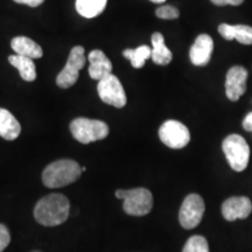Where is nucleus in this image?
I'll use <instances>...</instances> for the list:
<instances>
[{
    "label": "nucleus",
    "mask_w": 252,
    "mask_h": 252,
    "mask_svg": "<svg viewBox=\"0 0 252 252\" xmlns=\"http://www.w3.org/2000/svg\"><path fill=\"white\" fill-rule=\"evenodd\" d=\"M182 252H209V245L206 238L196 235L188 239Z\"/></svg>",
    "instance_id": "21"
},
{
    "label": "nucleus",
    "mask_w": 252,
    "mask_h": 252,
    "mask_svg": "<svg viewBox=\"0 0 252 252\" xmlns=\"http://www.w3.org/2000/svg\"><path fill=\"white\" fill-rule=\"evenodd\" d=\"M248 70L242 65H235L230 68L225 78L226 97L232 102L241 98L247 91Z\"/></svg>",
    "instance_id": "10"
},
{
    "label": "nucleus",
    "mask_w": 252,
    "mask_h": 252,
    "mask_svg": "<svg viewBox=\"0 0 252 252\" xmlns=\"http://www.w3.org/2000/svg\"><path fill=\"white\" fill-rule=\"evenodd\" d=\"M152 2H156V4H162V2H165L166 0H151Z\"/></svg>",
    "instance_id": "27"
},
{
    "label": "nucleus",
    "mask_w": 252,
    "mask_h": 252,
    "mask_svg": "<svg viewBox=\"0 0 252 252\" xmlns=\"http://www.w3.org/2000/svg\"><path fill=\"white\" fill-rule=\"evenodd\" d=\"M116 197L124 200V212L131 216L147 215L153 208L152 193L146 188H134L116 191Z\"/></svg>",
    "instance_id": "3"
},
{
    "label": "nucleus",
    "mask_w": 252,
    "mask_h": 252,
    "mask_svg": "<svg viewBox=\"0 0 252 252\" xmlns=\"http://www.w3.org/2000/svg\"><path fill=\"white\" fill-rule=\"evenodd\" d=\"M70 131L74 138L82 144H90L108 137L109 126L104 122L89 118H76L71 122Z\"/></svg>",
    "instance_id": "5"
},
{
    "label": "nucleus",
    "mask_w": 252,
    "mask_h": 252,
    "mask_svg": "<svg viewBox=\"0 0 252 252\" xmlns=\"http://www.w3.org/2000/svg\"><path fill=\"white\" fill-rule=\"evenodd\" d=\"M214 50V41L208 34H201L196 37L189 52V58L194 65L203 67L209 63Z\"/></svg>",
    "instance_id": "12"
},
{
    "label": "nucleus",
    "mask_w": 252,
    "mask_h": 252,
    "mask_svg": "<svg viewBox=\"0 0 252 252\" xmlns=\"http://www.w3.org/2000/svg\"><path fill=\"white\" fill-rule=\"evenodd\" d=\"M210 1L217 6H225V5L238 6V5L243 4L244 0H210Z\"/></svg>",
    "instance_id": "24"
},
{
    "label": "nucleus",
    "mask_w": 252,
    "mask_h": 252,
    "mask_svg": "<svg viewBox=\"0 0 252 252\" xmlns=\"http://www.w3.org/2000/svg\"><path fill=\"white\" fill-rule=\"evenodd\" d=\"M34 252H40V251H34Z\"/></svg>",
    "instance_id": "29"
},
{
    "label": "nucleus",
    "mask_w": 252,
    "mask_h": 252,
    "mask_svg": "<svg viewBox=\"0 0 252 252\" xmlns=\"http://www.w3.org/2000/svg\"><path fill=\"white\" fill-rule=\"evenodd\" d=\"M108 0H76V11L82 17L91 19L103 13Z\"/></svg>",
    "instance_id": "19"
},
{
    "label": "nucleus",
    "mask_w": 252,
    "mask_h": 252,
    "mask_svg": "<svg viewBox=\"0 0 252 252\" xmlns=\"http://www.w3.org/2000/svg\"><path fill=\"white\" fill-rule=\"evenodd\" d=\"M13 1L17 2V4L27 5V6H30V7H37V6L43 4V1H45V0H13Z\"/></svg>",
    "instance_id": "25"
},
{
    "label": "nucleus",
    "mask_w": 252,
    "mask_h": 252,
    "mask_svg": "<svg viewBox=\"0 0 252 252\" xmlns=\"http://www.w3.org/2000/svg\"><path fill=\"white\" fill-rule=\"evenodd\" d=\"M8 62L11 63L14 68L18 69L19 72H20V76L24 81L26 82L35 81L36 69H35V64H34L33 59L15 54V55L9 56Z\"/></svg>",
    "instance_id": "18"
},
{
    "label": "nucleus",
    "mask_w": 252,
    "mask_h": 252,
    "mask_svg": "<svg viewBox=\"0 0 252 252\" xmlns=\"http://www.w3.org/2000/svg\"><path fill=\"white\" fill-rule=\"evenodd\" d=\"M223 217L226 220H245L252 212V203L247 196H232L225 200L220 208Z\"/></svg>",
    "instance_id": "11"
},
{
    "label": "nucleus",
    "mask_w": 252,
    "mask_h": 252,
    "mask_svg": "<svg viewBox=\"0 0 252 252\" xmlns=\"http://www.w3.org/2000/svg\"><path fill=\"white\" fill-rule=\"evenodd\" d=\"M89 75L93 80L100 81L102 78L108 76L109 74H111L112 71V63L110 60L106 58V55L104 54L102 50L94 49L93 52H90L89 56Z\"/></svg>",
    "instance_id": "13"
},
{
    "label": "nucleus",
    "mask_w": 252,
    "mask_h": 252,
    "mask_svg": "<svg viewBox=\"0 0 252 252\" xmlns=\"http://www.w3.org/2000/svg\"><path fill=\"white\" fill-rule=\"evenodd\" d=\"M21 132V126L8 110L0 108V137L6 140H15Z\"/></svg>",
    "instance_id": "16"
},
{
    "label": "nucleus",
    "mask_w": 252,
    "mask_h": 252,
    "mask_svg": "<svg viewBox=\"0 0 252 252\" xmlns=\"http://www.w3.org/2000/svg\"><path fill=\"white\" fill-rule=\"evenodd\" d=\"M86 56H84V48L81 46L74 47L70 50L68 61L64 68L56 77V84L62 89H68L74 86L78 80V72L86 65Z\"/></svg>",
    "instance_id": "6"
},
{
    "label": "nucleus",
    "mask_w": 252,
    "mask_h": 252,
    "mask_svg": "<svg viewBox=\"0 0 252 252\" xmlns=\"http://www.w3.org/2000/svg\"><path fill=\"white\" fill-rule=\"evenodd\" d=\"M12 49L14 50L15 54L26 56L31 59H40L43 55V50L37 45L35 41L31 40L26 36H17L12 40L11 42Z\"/></svg>",
    "instance_id": "15"
},
{
    "label": "nucleus",
    "mask_w": 252,
    "mask_h": 252,
    "mask_svg": "<svg viewBox=\"0 0 252 252\" xmlns=\"http://www.w3.org/2000/svg\"><path fill=\"white\" fill-rule=\"evenodd\" d=\"M206 206L203 198L197 194H190L185 198L179 213V220L182 228L190 230L196 228L202 220Z\"/></svg>",
    "instance_id": "8"
},
{
    "label": "nucleus",
    "mask_w": 252,
    "mask_h": 252,
    "mask_svg": "<svg viewBox=\"0 0 252 252\" xmlns=\"http://www.w3.org/2000/svg\"><path fill=\"white\" fill-rule=\"evenodd\" d=\"M222 150L230 167L236 172H243L249 165L250 147L242 135L230 134L223 140Z\"/></svg>",
    "instance_id": "4"
},
{
    "label": "nucleus",
    "mask_w": 252,
    "mask_h": 252,
    "mask_svg": "<svg viewBox=\"0 0 252 252\" xmlns=\"http://www.w3.org/2000/svg\"><path fill=\"white\" fill-rule=\"evenodd\" d=\"M243 127H244L245 131H249V132L252 131V112L248 113L247 117L244 118Z\"/></svg>",
    "instance_id": "26"
},
{
    "label": "nucleus",
    "mask_w": 252,
    "mask_h": 252,
    "mask_svg": "<svg viewBox=\"0 0 252 252\" xmlns=\"http://www.w3.org/2000/svg\"><path fill=\"white\" fill-rule=\"evenodd\" d=\"M81 173L82 168L74 160H58L46 167L42 173V182L48 188L64 187L76 181Z\"/></svg>",
    "instance_id": "2"
},
{
    "label": "nucleus",
    "mask_w": 252,
    "mask_h": 252,
    "mask_svg": "<svg viewBox=\"0 0 252 252\" xmlns=\"http://www.w3.org/2000/svg\"><path fill=\"white\" fill-rule=\"evenodd\" d=\"M97 93L99 94V98L104 103L115 108L122 109L126 105V94L123 88L121 81L115 75L109 74L102 80L98 81L97 86Z\"/></svg>",
    "instance_id": "7"
},
{
    "label": "nucleus",
    "mask_w": 252,
    "mask_h": 252,
    "mask_svg": "<svg viewBox=\"0 0 252 252\" xmlns=\"http://www.w3.org/2000/svg\"><path fill=\"white\" fill-rule=\"evenodd\" d=\"M87 171V167H82V173L86 172Z\"/></svg>",
    "instance_id": "28"
},
{
    "label": "nucleus",
    "mask_w": 252,
    "mask_h": 252,
    "mask_svg": "<svg viewBox=\"0 0 252 252\" xmlns=\"http://www.w3.org/2000/svg\"><path fill=\"white\" fill-rule=\"evenodd\" d=\"M152 55V48L149 46H140L137 49H125L123 52V56L131 61L132 67L140 69L144 67L146 60H149Z\"/></svg>",
    "instance_id": "20"
},
{
    "label": "nucleus",
    "mask_w": 252,
    "mask_h": 252,
    "mask_svg": "<svg viewBox=\"0 0 252 252\" xmlns=\"http://www.w3.org/2000/svg\"><path fill=\"white\" fill-rule=\"evenodd\" d=\"M70 213L69 200L62 194H50L42 197L34 208L36 222L45 226H56L64 223Z\"/></svg>",
    "instance_id": "1"
},
{
    "label": "nucleus",
    "mask_w": 252,
    "mask_h": 252,
    "mask_svg": "<svg viewBox=\"0 0 252 252\" xmlns=\"http://www.w3.org/2000/svg\"><path fill=\"white\" fill-rule=\"evenodd\" d=\"M156 15L160 19H167V20H171V19H176L180 15L179 9L171 5H163L160 6L159 8L156 11Z\"/></svg>",
    "instance_id": "22"
},
{
    "label": "nucleus",
    "mask_w": 252,
    "mask_h": 252,
    "mask_svg": "<svg viewBox=\"0 0 252 252\" xmlns=\"http://www.w3.org/2000/svg\"><path fill=\"white\" fill-rule=\"evenodd\" d=\"M11 242V235L8 229L4 224H0V252H2L8 247Z\"/></svg>",
    "instance_id": "23"
},
{
    "label": "nucleus",
    "mask_w": 252,
    "mask_h": 252,
    "mask_svg": "<svg viewBox=\"0 0 252 252\" xmlns=\"http://www.w3.org/2000/svg\"><path fill=\"white\" fill-rule=\"evenodd\" d=\"M151 59L156 64L159 65H167L173 59L172 52L167 48L163 35L159 32H156L152 35V55H151Z\"/></svg>",
    "instance_id": "17"
},
{
    "label": "nucleus",
    "mask_w": 252,
    "mask_h": 252,
    "mask_svg": "<svg viewBox=\"0 0 252 252\" xmlns=\"http://www.w3.org/2000/svg\"><path fill=\"white\" fill-rule=\"evenodd\" d=\"M219 33L225 40L236 39L242 45H252V27L247 25H228L222 24L219 26Z\"/></svg>",
    "instance_id": "14"
},
{
    "label": "nucleus",
    "mask_w": 252,
    "mask_h": 252,
    "mask_svg": "<svg viewBox=\"0 0 252 252\" xmlns=\"http://www.w3.org/2000/svg\"><path fill=\"white\" fill-rule=\"evenodd\" d=\"M159 138L166 146L174 150L186 147L190 140L187 126L178 121H167L160 126Z\"/></svg>",
    "instance_id": "9"
}]
</instances>
